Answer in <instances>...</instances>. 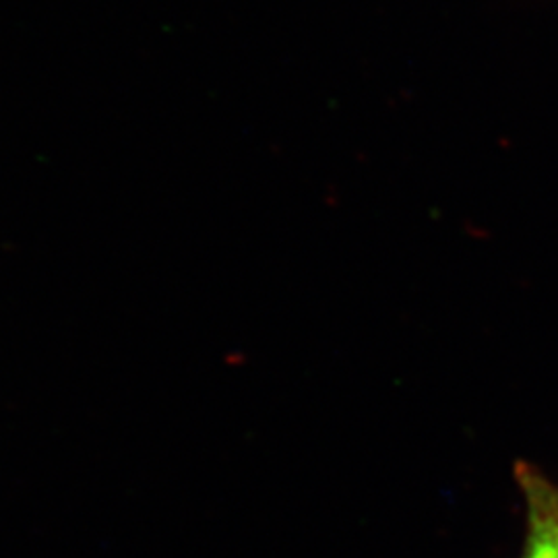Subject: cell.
<instances>
[{"instance_id":"obj_1","label":"cell","mask_w":558,"mask_h":558,"mask_svg":"<svg viewBox=\"0 0 558 558\" xmlns=\"http://www.w3.org/2000/svg\"><path fill=\"white\" fill-rule=\"evenodd\" d=\"M518 482L527 518L521 558H558V486L536 468L519 463Z\"/></svg>"}]
</instances>
